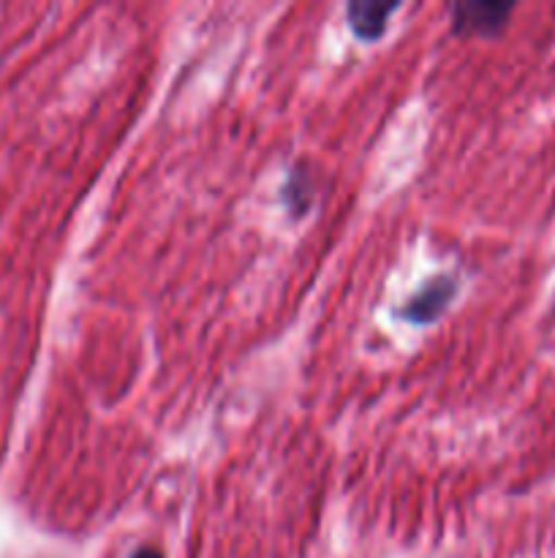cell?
Segmentation results:
<instances>
[{"instance_id":"obj_1","label":"cell","mask_w":555,"mask_h":558,"mask_svg":"<svg viewBox=\"0 0 555 558\" xmlns=\"http://www.w3.org/2000/svg\"><path fill=\"white\" fill-rule=\"evenodd\" d=\"M511 5L501 3H460L455 9V27L457 31H495L509 14Z\"/></svg>"},{"instance_id":"obj_2","label":"cell","mask_w":555,"mask_h":558,"mask_svg":"<svg viewBox=\"0 0 555 558\" xmlns=\"http://www.w3.org/2000/svg\"><path fill=\"white\" fill-rule=\"evenodd\" d=\"M395 3H351L348 5V22L357 31V36L375 38L386 25V16L395 11Z\"/></svg>"},{"instance_id":"obj_4","label":"cell","mask_w":555,"mask_h":558,"mask_svg":"<svg viewBox=\"0 0 555 558\" xmlns=\"http://www.w3.org/2000/svg\"><path fill=\"white\" fill-rule=\"evenodd\" d=\"M134 558H161V554L158 550H139Z\"/></svg>"},{"instance_id":"obj_3","label":"cell","mask_w":555,"mask_h":558,"mask_svg":"<svg viewBox=\"0 0 555 558\" xmlns=\"http://www.w3.org/2000/svg\"><path fill=\"white\" fill-rule=\"evenodd\" d=\"M452 294H455V283H452L449 278H439V281L430 283V287L414 300L411 308H408V316H411L414 322H430L433 316H439V311L444 308L446 303H449Z\"/></svg>"}]
</instances>
